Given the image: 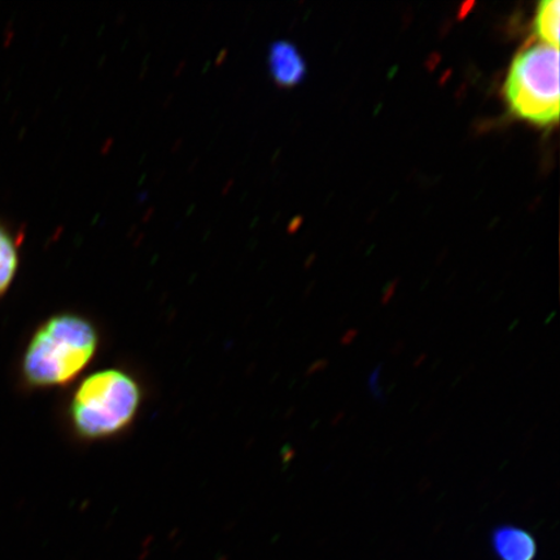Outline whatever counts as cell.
Here are the masks:
<instances>
[{
    "label": "cell",
    "mask_w": 560,
    "mask_h": 560,
    "mask_svg": "<svg viewBox=\"0 0 560 560\" xmlns=\"http://www.w3.org/2000/svg\"><path fill=\"white\" fill-rule=\"evenodd\" d=\"M97 347L100 335L89 319L69 313L54 315L26 347L25 381L37 388L67 385L90 365Z\"/></svg>",
    "instance_id": "obj_1"
},
{
    "label": "cell",
    "mask_w": 560,
    "mask_h": 560,
    "mask_svg": "<svg viewBox=\"0 0 560 560\" xmlns=\"http://www.w3.org/2000/svg\"><path fill=\"white\" fill-rule=\"evenodd\" d=\"M142 389L138 382L118 369L97 371L75 389L69 406L77 435L102 440L118 435L136 419Z\"/></svg>",
    "instance_id": "obj_2"
},
{
    "label": "cell",
    "mask_w": 560,
    "mask_h": 560,
    "mask_svg": "<svg viewBox=\"0 0 560 560\" xmlns=\"http://www.w3.org/2000/svg\"><path fill=\"white\" fill-rule=\"evenodd\" d=\"M503 95L511 115L540 128L556 126L560 107L558 48L540 42L516 54Z\"/></svg>",
    "instance_id": "obj_3"
},
{
    "label": "cell",
    "mask_w": 560,
    "mask_h": 560,
    "mask_svg": "<svg viewBox=\"0 0 560 560\" xmlns=\"http://www.w3.org/2000/svg\"><path fill=\"white\" fill-rule=\"evenodd\" d=\"M270 73L280 86L291 88L303 82L306 62L295 45L279 40L270 47Z\"/></svg>",
    "instance_id": "obj_4"
},
{
    "label": "cell",
    "mask_w": 560,
    "mask_h": 560,
    "mask_svg": "<svg viewBox=\"0 0 560 560\" xmlns=\"http://www.w3.org/2000/svg\"><path fill=\"white\" fill-rule=\"evenodd\" d=\"M492 548L499 560H535L537 557L535 537L514 525H501L492 532Z\"/></svg>",
    "instance_id": "obj_5"
},
{
    "label": "cell",
    "mask_w": 560,
    "mask_h": 560,
    "mask_svg": "<svg viewBox=\"0 0 560 560\" xmlns=\"http://www.w3.org/2000/svg\"><path fill=\"white\" fill-rule=\"evenodd\" d=\"M560 2L544 0L538 3L534 21V31L545 45L559 46Z\"/></svg>",
    "instance_id": "obj_6"
},
{
    "label": "cell",
    "mask_w": 560,
    "mask_h": 560,
    "mask_svg": "<svg viewBox=\"0 0 560 560\" xmlns=\"http://www.w3.org/2000/svg\"><path fill=\"white\" fill-rule=\"evenodd\" d=\"M19 268V252L10 231L0 225V296L10 289Z\"/></svg>",
    "instance_id": "obj_7"
}]
</instances>
